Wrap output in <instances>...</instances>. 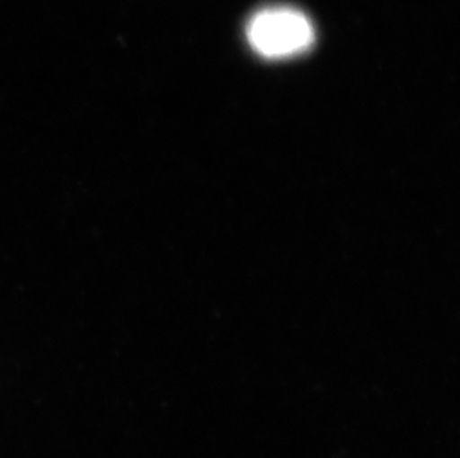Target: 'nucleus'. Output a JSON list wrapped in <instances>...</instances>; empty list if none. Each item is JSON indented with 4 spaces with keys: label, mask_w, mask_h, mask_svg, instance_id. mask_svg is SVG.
Segmentation results:
<instances>
[{
    "label": "nucleus",
    "mask_w": 460,
    "mask_h": 458,
    "mask_svg": "<svg viewBox=\"0 0 460 458\" xmlns=\"http://www.w3.org/2000/svg\"><path fill=\"white\" fill-rule=\"evenodd\" d=\"M253 51L271 60L289 58L314 44L316 31L305 13L292 6H269L253 13L246 27Z\"/></svg>",
    "instance_id": "nucleus-1"
}]
</instances>
